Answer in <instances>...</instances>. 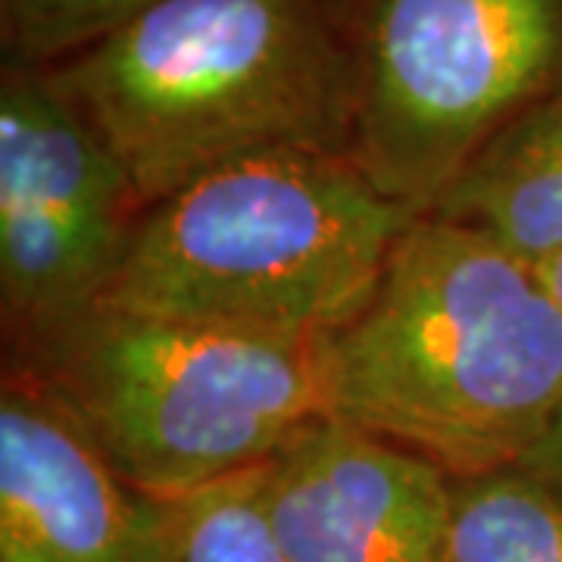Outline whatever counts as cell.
I'll return each instance as SVG.
<instances>
[{"label":"cell","mask_w":562,"mask_h":562,"mask_svg":"<svg viewBox=\"0 0 562 562\" xmlns=\"http://www.w3.org/2000/svg\"><path fill=\"white\" fill-rule=\"evenodd\" d=\"M450 484L435 462L322 419L262 465L288 562H443Z\"/></svg>","instance_id":"7"},{"label":"cell","mask_w":562,"mask_h":562,"mask_svg":"<svg viewBox=\"0 0 562 562\" xmlns=\"http://www.w3.org/2000/svg\"><path fill=\"white\" fill-rule=\"evenodd\" d=\"M519 469L535 475L547 491H553L562 501V406L557 419L550 422V428L543 431L541 441L519 460Z\"/></svg>","instance_id":"13"},{"label":"cell","mask_w":562,"mask_h":562,"mask_svg":"<svg viewBox=\"0 0 562 562\" xmlns=\"http://www.w3.org/2000/svg\"><path fill=\"white\" fill-rule=\"evenodd\" d=\"M47 72L144 206L232 162L350 144L335 0H166Z\"/></svg>","instance_id":"2"},{"label":"cell","mask_w":562,"mask_h":562,"mask_svg":"<svg viewBox=\"0 0 562 562\" xmlns=\"http://www.w3.org/2000/svg\"><path fill=\"white\" fill-rule=\"evenodd\" d=\"M132 487L179 501L254 472L328 419L322 341L91 310L20 350Z\"/></svg>","instance_id":"4"},{"label":"cell","mask_w":562,"mask_h":562,"mask_svg":"<svg viewBox=\"0 0 562 562\" xmlns=\"http://www.w3.org/2000/svg\"><path fill=\"white\" fill-rule=\"evenodd\" d=\"M160 509L38 382H3L0 562H154Z\"/></svg>","instance_id":"8"},{"label":"cell","mask_w":562,"mask_h":562,"mask_svg":"<svg viewBox=\"0 0 562 562\" xmlns=\"http://www.w3.org/2000/svg\"><path fill=\"white\" fill-rule=\"evenodd\" d=\"M322 357L328 419L450 479L519 465L562 406V310L538 266L435 216L403 228Z\"/></svg>","instance_id":"1"},{"label":"cell","mask_w":562,"mask_h":562,"mask_svg":"<svg viewBox=\"0 0 562 562\" xmlns=\"http://www.w3.org/2000/svg\"><path fill=\"white\" fill-rule=\"evenodd\" d=\"M409 222L347 154L250 157L144 206L101 306L325 341L372 301Z\"/></svg>","instance_id":"3"},{"label":"cell","mask_w":562,"mask_h":562,"mask_svg":"<svg viewBox=\"0 0 562 562\" xmlns=\"http://www.w3.org/2000/svg\"><path fill=\"white\" fill-rule=\"evenodd\" d=\"M435 220L541 266L562 250V88L484 144L443 191Z\"/></svg>","instance_id":"9"},{"label":"cell","mask_w":562,"mask_h":562,"mask_svg":"<svg viewBox=\"0 0 562 562\" xmlns=\"http://www.w3.org/2000/svg\"><path fill=\"white\" fill-rule=\"evenodd\" d=\"M140 203L47 66L0 69V301L20 350L98 310Z\"/></svg>","instance_id":"6"},{"label":"cell","mask_w":562,"mask_h":562,"mask_svg":"<svg viewBox=\"0 0 562 562\" xmlns=\"http://www.w3.org/2000/svg\"><path fill=\"white\" fill-rule=\"evenodd\" d=\"M353 63L347 157L413 220L562 88V0H335Z\"/></svg>","instance_id":"5"},{"label":"cell","mask_w":562,"mask_h":562,"mask_svg":"<svg viewBox=\"0 0 562 562\" xmlns=\"http://www.w3.org/2000/svg\"><path fill=\"white\" fill-rule=\"evenodd\" d=\"M166 0H0L3 60L54 66Z\"/></svg>","instance_id":"12"},{"label":"cell","mask_w":562,"mask_h":562,"mask_svg":"<svg viewBox=\"0 0 562 562\" xmlns=\"http://www.w3.org/2000/svg\"><path fill=\"white\" fill-rule=\"evenodd\" d=\"M538 272H541L547 291L553 294V301L560 303V310H562V250L560 254H553L547 262H541V266H538Z\"/></svg>","instance_id":"14"},{"label":"cell","mask_w":562,"mask_h":562,"mask_svg":"<svg viewBox=\"0 0 562 562\" xmlns=\"http://www.w3.org/2000/svg\"><path fill=\"white\" fill-rule=\"evenodd\" d=\"M154 562H288L262 501V465L162 503Z\"/></svg>","instance_id":"11"},{"label":"cell","mask_w":562,"mask_h":562,"mask_svg":"<svg viewBox=\"0 0 562 562\" xmlns=\"http://www.w3.org/2000/svg\"><path fill=\"white\" fill-rule=\"evenodd\" d=\"M443 562H562V501L519 465L453 479Z\"/></svg>","instance_id":"10"}]
</instances>
